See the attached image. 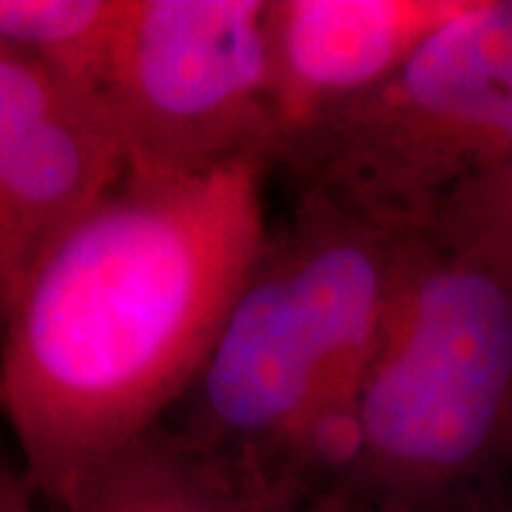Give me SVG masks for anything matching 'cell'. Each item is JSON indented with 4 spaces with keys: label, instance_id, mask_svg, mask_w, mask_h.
<instances>
[{
    "label": "cell",
    "instance_id": "obj_1",
    "mask_svg": "<svg viewBox=\"0 0 512 512\" xmlns=\"http://www.w3.org/2000/svg\"><path fill=\"white\" fill-rule=\"evenodd\" d=\"M265 160L128 174L40 259L0 328V413L63 507L185 402L268 239Z\"/></svg>",
    "mask_w": 512,
    "mask_h": 512
},
{
    "label": "cell",
    "instance_id": "obj_2",
    "mask_svg": "<svg viewBox=\"0 0 512 512\" xmlns=\"http://www.w3.org/2000/svg\"><path fill=\"white\" fill-rule=\"evenodd\" d=\"M404 231L302 191L225 316L177 439L274 501L299 461L353 456Z\"/></svg>",
    "mask_w": 512,
    "mask_h": 512
},
{
    "label": "cell",
    "instance_id": "obj_3",
    "mask_svg": "<svg viewBox=\"0 0 512 512\" xmlns=\"http://www.w3.org/2000/svg\"><path fill=\"white\" fill-rule=\"evenodd\" d=\"M512 464V288L427 228H407L359 390L345 495L456 512Z\"/></svg>",
    "mask_w": 512,
    "mask_h": 512
},
{
    "label": "cell",
    "instance_id": "obj_4",
    "mask_svg": "<svg viewBox=\"0 0 512 512\" xmlns=\"http://www.w3.org/2000/svg\"><path fill=\"white\" fill-rule=\"evenodd\" d=\"M302 191L399 228L512 165V0H467L382 89L279 154Z\"/></svg>",
    "mask_w": 512,
    "mask_h": 512
},
{
    "label": "cell",
    "instance_id": "obj_5",
    "mask_svg": "<svg viewBox=\"0 0 512 512\" xmlns=\"http://www.w3.org/2000/svg\"><path fill=\"white\" fill-rule=\"evenodd\" d=\"M100 94L128 174L274 168L268 0H126Z\"/></svg>",
    "mask_w": 512,
    "mask_h": 512
},
{
    "label": "cell",
    "instance_id": "obj_6",
    "mask_svg": "<svg viewBox=\"0 0 512 512\" xmlns=\"http://www.w3.org/2000/svg\"><path fill=\"white\" fill-rule=\"evenodd\" d=\"M467 0H268L274 165L365 100Z\"/></svg>",
    "mask_w": 512,
    "mask_h": 512
},
{
    "label": "cell",
    "instance_id": "obj_7",
    "mask_svg": "<svg viewBox=\"0 0 512 512\" xmlns=\"http://www.w3.org/2000/svg\"><path fill=\"white\" fill-rule=\"evenodd\" d=\"M100 92L66 86L0 168V328L40 259L126 177Z\"/></svg>",
    "mask_w": 512,
    "mask_h": 512
},
{
    "label": "cell",
    "instance_id": "obj_8",
    "mask_svg": "<svg viewBox=\"0 0 512 512\" xmlns=\"http://www.w3.org/2000/svg\"><path fill=\"white\" fill-rule=\"evenodd\" d=\"M63 512H296L276 504L222 461L154 430L106 461L74 490Z\"/></svg>",
    "mask_w": 512,
    "mask_h": 512
},
{
    "label": "cell",
    "instance_id": "obj_9",
    "mask_svg": "<svg viewBox=\"0 0 512 512\" xmlns=\"http://www.w3.org/2000/svg\"><path fill=\"white\" fill-rule=\"evenodd\" d=\"M126 0H0V46L100 92Z\"/></svg>",
    "mask_w": 512,
    "mask_h": 512
},
{
    "label": "cell",
    "instance_id": "obj_10",
    "mask_svg": "<svg viewBox=\"0 0 512 512\" xmlns=\"http://www.w3.org/2000/svg\"><path fill=\"white\" fill-rule=\"evenodd\" d=\"M424 225L512 288V165L447 191Z\"/></svg>",
    "mask_w": 512,
    "mask_h": 512
},
{
    "label": "cell",
    "instance_id": "obj_11",
    "mask_svg": "<svg viewBox=\"0 0 512 512\" xmlns=\"http://www.w3.org/2000/svg\"><path fill=\"white\" fill-rule=\"evenodd\" d=\"M66 86L37 60L0 46V168Z\"/></svg>",
    "mask_w": 512,
    "mask_h": 512
},
{
    "label": "cell",
    "instance_id": "obj_12",
    "mask_svg": "<svg viewBox=\"0 0 512 512\" xmlns=\"http://www.w3.org/2000/svg\"><path fill=\"white\" fill-rule=\"evenodd\" d=\"M35 495L18 453L0 444V512H35Z\"/></svg>",
    "mask_w": 512,
    "mask_h": 512
},
{
    "label": "cell",
    "instance_id": "obj_13",
    "mask_svg": "<svg viewBox=\"0 0 512 512\" xmlns=\"http://www.w3.org/2000/svg\"><path fill=\"white\" fill-rule=\"evenodd\" d=\"M308 512H413L399 504H384V501H367V498H356V495H325L316 498Z\"/></svg>",
    "mask_w": 512,
    "mask_h": 512
},
{
    "label": "cell",
    "instance_id": "obj_14",
    "mask_svg": "<svg viewBox=\"0 0 512 512\" xmlns=\"http://www.w3.org/2000/svg\"><path fill=\"white\" fill-rule=\"evenodd\" d=\"M456 512H512V495L507 487L495 484L484 493L473 495L467 504H461Z\"/></svg>",
    "mask_w": 512,
    "mask_h": 512
}]
</instances>
